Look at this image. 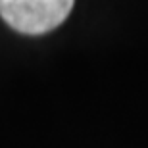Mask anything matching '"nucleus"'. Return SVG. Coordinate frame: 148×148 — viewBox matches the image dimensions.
<instances>
[{
    "mask_svg": "<svg viewBox=\"0 0 148 148\" xmlns=\"http://www.w3.org/2000/svg\"><path fill=\"white\" fill-rule=\"evenodd\" d=\"M71 8V0H0L2 19L23 35H44L60 27Z\"/></svg>",
    "mask_w": 148,
    "mask_h": 148,
    "instance_id": "1",
    "label": "nucleus"
}]
</instances>
